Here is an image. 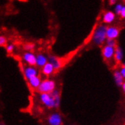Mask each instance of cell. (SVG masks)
<instances>
[{"instance_id": "cell-26", "label": "cell", "mask_w": 125, "mask_h": 125, "mask_svg": "<svg viewBox=\"0 0 125 125\" xmlns=\"http://www.w3.org/2000/svg\"><path fill=\"white\" fill-rule=\"evenodd\" d=\"M123 68H125V62L123 64Z\"/></svg>"}, {"instance_id": "cell-20", "label": "cell", "mask_w": 125, "mask_h": 125, "mask_svg": "<svg viewBox=\"0 0 125 125\" xmlns=\"http://www.w3.org/2000/svg\"><path fill=\"white\" fill-rule=\"evenodd\" d=\"M105 42H106V45L107 46H112V47H114V48H115L117 46V42H116L115 39H107Z\"/></svg>"}, {"instance_id": "cell-5", "label": "cell", "mask_w": 125, "mask_h": 125, "mask_svg": "<svg viewBox=\"0 0 125 125\" xmlns=\"http://www.w3.org/2000/svg\"><path fill=\"white\" fill-rule=\"evenodd\" d=\"M21 60L24 63H25L27 65L35 66L36 54L33 52H27V51H25V52H23L21 55Z\"/></svg>"}, {"instance_id": "cell-22", "label": "cell", "mask_w": 125, "mask_h": 125, "mask_svg": "<svg viewBox=\"0 0 125 125\" xmlns=\"http://www.w3.org/2000/svg\"><path fill=\"white\" fill-rule=\"evenodd\" d=\"M119 15H121V17L122 18H125V6H123L122 7V9L121 10V12H120Z\"/></svg>"}, {"instance_id": "cell-10", "label": "cell", "mask_w": 125, "mask_h": 125, "mask_svg": "<svg viewBox=\"0 0 125 125\" xmlns=\"http://www.w3.org/2000/svg\"><path fill=\"white\" fill-rule=\"evenodd\" d=\"M119 35L118 28L115 27H108L106 28V37L107 39H116Z\"/></svg>"}, {"instance_id": "cell-27", "label": "cell", "mask_w": 125, "mask_h": 125, "mask_svg": "<svg viewBox=\"0 0 125 125\" xmlns=\"http://www.w3.org/2000/svg\"><path fill=\"white\" fill-rule=\"evenodd\" d=\"M0 125H5V124H3V123H1V124H0Z\"/></svg>"}, {"instance_id": "cell-17", "label": "cell", "mask_w": 125, "mask_h": 125, "mask_svg": "<svg viewBox=\"0 0 125 125\" xmlns=\"http://www.w3.org/2000/svg\"><path fill=\"white\" fill-rule=\"evenodd\" d=\"M35 48H36V46L33 42H26L23 45L24 50L27 51V52H33L35 49Z\"/></svg>"}, {"instance_id": "cell-4", "label": "cell", "mask_w": 125, "mask_h": 125, "mask_svg": "<svg viewBox=\"0 0 125 125\" xmlns=\"http://www.w3.org/2000/svg\"><path fill=\"white\" fill-rule=\"evenodd\" d=\"M22 68V72H23V74L26 80L29 79H31L35 76L39 75V70L38 68L36 67V66H31V65H23L21 67Z\"/></svg>"}, {"instance_id": "cell-18", "label": "cell", "mask_w": 125, "mask_h": 125, "mask_svg": "<svg viewBox=\"0 0 125 125\" xmlns=\"http://www.w3.org/2000/svg\"><path fill=\"white\" fill-rule=\"evenodd\" d=\"M14 49H15V46H14V44H13V43L7 44L5 46V50L9 54H11L14 51Z\"/></svg>"}, {"instance_id": "cell-21", "label": "cell", "mask_w": 125, "mask_h": 125, "mask_svg": "<svg viewBox=\"0 0 125 125\" xmlns=\"http://www.w3.org/2000/svg\"><path fill=\"white\" fill-rule=\"evenodd\" d=\"M122 5H121V4H117L116 6H115V13L117 14H120V12H121V9H122Z\"/></svg>"}, {"instance_id": "cell-2", "label": "cell", "mask_w": 125, "mask_h": 125, "mask_svg": "<svg viewBox=\"0 0 125 125\" xmlns=\"http://www.w3.org/2000/svg\"><path fill=\"white\" fill-rule=\"evenodd\" d=\"M56 88V83L51 79H46L41 81L40 86L36 89L38 93H50Z\"/></svg>"}, {"instance_id": "cell-3", "label": "cell", "mask_w": 125, "mask_h": 125, "mask_svg": "<svg viewBox=\"0 0 125 125\" xmlns=\"http://www.w3.org/2000/svg\"><path fill=\"white\" fill-rule=\"evenodd\" d=\"M39 100L40 103L45 106L46 108H56L54 98L51 93H40Z\"/></svg>"}, {"instance_id": "cell-12", "label": "cell", "mask_w": 125, "mask_h": 125, "mask_svg": "<svg viewBox=\"0 0 125 125\" xmlns=\"http://www.w3.org/2000/svg\"><path fill=\"white\" fill-rule=\"evenodd\" d=\"M41 81H42V80H41L40 77L39 75H37V76H35L31 79H29L27 80V83H28L29 86H30V87L31 88V89L36 90L38 88V86H40Z\"/></svg>"}, {"instance_id": "cell-23", "label": "cell", "mask_w": 125, "mask_h": 125, "mask_svg": "<svg viewBox=\"0 0 125 125\" xmlns=\"http://www.w3.org/2000/svg\"><path fill=\"white\" fill-rule=\"evenodd\" d=\"M120 73L121 76L123 77V78H125V68H122L120 71Z\"/></svg>"}, {"instance_id": "cell-25", "label": "cell", "mask_w": 125, "mask_h": 125, "mask_svg": "<svg viewBox=\"0 0 125 125\" xmlns=\"http://www.w3.org/2000/svg\"><path fill=\"white\" fill-rule=\"evenodd\" d=\"M122 87H123V90H124V93H125V82H124V83L123 82V83H122Z\"/></svg>"}, {"instance_id": "cell-11", "label": "cell", "mask_w": 125, "mask_h": 125, "mask_svg": "<svg viewBox=\"0 0 125 125\" xmlns=\"http://www.w3.org/2000/svg\"><path fill=\"white\" fill-rule=\"evenodd\" d=\"M40 69H41V73L46 77H50L51 75H52L54 73V72L55 71L54 68H53V66L49 62H47Z\"/></svg>"}, {"instance_id": "cell-6", "label": "cell", "mask_w": 125, "mask_h": 125, "mask_svg": "<svg viewBox=\"0 0 125 125\" xmlns=\"http://www.w3.org/2000/svg\"><path fill=\"white\" fill-rule=\"evenodd\" d=\"M49 125H62V116L58 112H53L47 118Z\"/></svg>"}, {"instance_id": "cell-13", "label": "cell", "mask_w": 125, "mask_h": 125, "mask_svg": "<svg viewBox=\"0 0 125 125\" xmlns=\"http://www.w3.org/2000/svg\"><path fill=\"white\" fill-rule=\"evenodd\" d=\"M50 93L52 94V95L54 98V100L55 102V108H58L61 105V92L55 88V89Z\"/></svg>"}, {"instance_id": "cell-24", "label": "cell", "mask_w": 125, "mask_h": 125, "mask_svg": "<svg viewBox=\"0 0 125 125\" xmlns=\"http://www.w3.org/2000/svg\"><path fill=\"white\" fill-rule=\"evenodd\" d=\"M116 1H117V0H110V3H111L112 5H113V4H115L116 2Z\"/></svg>"}, {"instance_id": "cell-15", "label": "cell", "mask_w": 125, "mask_h": 125, "mask_svg": "<svg viewBox=\"0 0 125 125\" xmlns=\"http://www.w3.org/2000/svg\"><path fill=\"white\" fill-rule=\"evenodd\" d=\"M114 58L117 62H121L123 59V52L121 47L116 46L115 48V54Z\"/></svg>"}, {"instance_id": "cell-14", "label": "cell", "mask_w": 125, "mask_h": 125, "mask_svg": "<svg viewBox=\"0 0 125 125\" xmlns=\"http://www.w3.org/2000/svg\"><path fill=\"white\" fill-rule=\"evenodd\" d=\"M115 19V14L112 11H106L102 17V21L105 24H110Z\"/></svg>"}, {"instance_id": "cell-16", "label": "cell", "mask_w": 125, "mask_h": 125, "mask_svg": "<svg viewBox=\"0 0 125 125\" xmlns=\"http://www.w3.org/2000/svg\"><path fill=\"white\" fill-rule=\"evenodd\" d=\"M114 77H115V80L116 83L118 85V86H121L122 85L123 83V77L121 76L120 71H115V73H114Z\"/></svg>"}, {"instance_id": "cell-8", "label": "cell", "mask_w": 125, "mask_h": 125, "mask_svg": "<svg viewBox=\"0 0 125 125\" xmlns=\"http://www.w3.org/2000/svg\"><path fill=\"white\" fill-rule=\"evenodd\" d=\"M48 62V56L44 53L39 52L36 55V64L37 68H41Z\"/></svg>"}, {"instance_id": "cell-19", "label": "cell", "mask_w": 125, "mask_h": 125, "mask_svg": "<svg viewBox=\"0 0 125 125\" xmlns=\"http://www.w3.org/2000/svg\"><path fill=\"white\" fill-rule=\"evenodd\" d=\"M8 44V39L3 35H0V46H5Z\"/></svg>"}, {"instance_id": "cell-9", "label": "cell", "mask_w": 125, "mask_h": 125, "mask_svg": "<svg viewBox=\"0 0 125 125\" xmlns=\"http://www.w3.org/2000/svg\"><path fill=\"white\" fill-rule=\"evenodd\" d=\"M102 56L105 58V60H111L112 58L114 57V54H115V48L109 46H103L102 49Z\"/></svg>"}, {"instance_id": "cell-1", "label": "cell", "mask_w": 125, "mask_h": 125, "mask_svg": "<svg viewBox=\"0 0 125 125\" xmlns=\"http://www.w3.org/2000/svg\"><path fill=\"white\" fill-rule=\"evenodd\" d=\"M106 28L107 27L104 24H100L95 28L92 36V41L94 44L101 46L106 41Z\"/></svg>"}, {"instance_id": "cell-7", "label": "cell", "mask_w": 125, "mask_h": 125, "mask_svg": "<svg viewBox=\"0 0 125 125\" xmlns=\"http://www.w3.org/2000/svg\"><path fill=\"white\" fill-rule=\"evenodd\" d=\"M48 56V62L53 66L55 71L60 70L62 67V62L59 58H58L53 55H49Z\"/></svg>"}]
</instances>
